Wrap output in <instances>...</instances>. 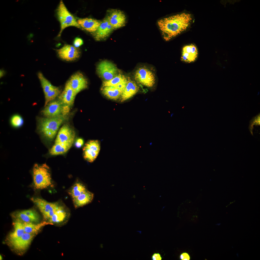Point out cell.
I'll list each match as a JSON object with an SVG mask.
<instances>
[{
	"label": "cell",
	"instance_id": "cell-3",
	"mask_svg": "<svg viewBox=\"0 0 260 260\" xmlns=\"http://www.w3.org/2000/svg\"><path fill=\"white\" fill-rule=\"evenodd\" d=\"M67 119V116L62 114L53 117L41 118L39 123V129L47 139L52 140L56 135L61 125Z\"/></svg>",
	"mask_w": 260,
	"mask_h": 260
},
{
	"label": "cell",
	"instance_id": "cell-29",
	"mask_svg": "<svg viewBox=\"0 0 260 260\" xmlns=\"http://www.w3.org/2000/svg\"><path fill=\"white\" fill-rule=\"evenodd\" d=\"M38 76L41 83L43 91L45 95L53 86L51 83L44 76L41 72L38 73Z\"/></svg>",
	"mask_w": 260,
	"mask_h": 260
},
{
	"label": "cell",
	"instance_id": "cell-22",
	"mask_svg": "<svg viewBox=\"0 0 260 260\" xmlns=\"http://www.w3.org/2000/svg\"><path fill=\"white\" fill-rule=\"evenodd\" d=\"M25 232L35 235L39 232L44 226L48 225H52L51 223L44 221L37 224L32 223H23Z\"/></svg>",
	"mask_w": 260,
	"mask_h": 260
},
{
	"label": "cell",
	"instance_id": "cell-6",
	"mask_svg": "<svg viewBox=\"0 0 260 260\" xmlns=\"http://www.w3.org/2000/svg\"><path fill=\"white\" fill-rule=\"evenodd\" d=\"M58 18L60 24L61 29L58 36L60 37L64 30L70 26L78 28L81 27L74 17L68 11L62 0H61L57 10Z\"/></svg>",
	"mask_w": 260,
	"mask_h": 260
},
{
	"label": "cell",
	"instance_id": "cell-32",
	"mask_svg": "<svg viewBox=\"0 0 260 260\" xmlns=\"http://www.w3.org/2000/svg\"><path fill=\"white\" fill-rule=\"evenodd\" d=\"M83 44V42L82 39L78 37L76 38L73 42L74 46L77 48H78L82 45Z\"/></svg>",
	"mask_w": 260,
	"mask_h": 260
},
{
	"label": "cell",
	"instance_id": "cell-18",
	"mask_svg": "<svg viewBox=\"0 0 260 260\" xmlns=\"http://www.w3.org/2000/svg\"><path fill=\"white\" fill-rule=\"evenodd\" d=\"M76 95L67 82L64 90L59 96L58 98L63 104L70 107L73 105Z\"/></svg>",
	"mask_w": 260,
	"mask_h": 260
},
{
	"label": "cell",
	"instance_id": "cell-27",
	"mask_svg": "<svg viewBox=\"0 0 260 260\" xmlns=\"http://www.w3.org/2000/svg\"><path fill=\"white\" fill-rule=\"evenodd\" d=\"M61 93V90L59 87L53 85L49 91L45 95V106H46L49 102L59 96Z\"/></svg>",
	"mask_w": 260,
	"mask_h": 260
},
{
	"label": "cell",
	"instance_id": "cell-5",
	"mask_svg": "<svg viewBox=\"0 0 260 260\" xmlns=\"http://www.w3.org/2000/svg\"><path fill=\"white\" fill-rule=\"evenodd\" d=\"M34 186L36 189L46 188L52 184L49 167L46 164H35L32 169Z\"/></svg>",
	"mask_w": 260,
	"mask_h": 260
},
{
	"label": "cell",
	"instance_id": "cell-35",
	"mask_svg": "<svg viewBox=\"0 0 260 260\" xmlns=\"http://www.w3.org/2000/svg\"><path fill=\"white\" fill-rule=\"evenodd\" d=\"M151 258L152 260H161L162 258L160 254L158 253H154L152 255Z\"/></svg>",
	"mask_w": 260,
	"mask_h": 260
},
{
	"label": "cell",
	"instance_id": "cell-28",
	"mask_svg": "<svg viewBox=\"0 0 260 260\" xmlns=\"http://www.w3.org/2000/svg\"><path fill=\"white\" fill-rule=\"evenodd\" d=\"M11 216L15 221H19L22 223L37 222L35 220L30 218L22 211L13 213L11 214Z\"/></svg>",
	"mask_w": 260,
	"mask_h": 260
},
{
	"label": "cell",
	"instance_id": "cell-37",
	"mask_svg": "<svg viewBox=\"0 0 260 260\" xmlns=\"http://www.w3.org/2000/svg\"><path fill=\"white\" fill-rule=\"evenodd\" d=\"M0 78L3 77L5 74V72L3 70H0Z\"/></svg>",
	"mask_w": 260,
	"mask_h": 260
},
{
	"label": "cell",
	"instance_id": "cell-8",
	"mask_svg": "<svg viewBox=\"0 0 260 260\" xmlns=\"http://www.w3.org/2000/svg\"><path fill=\"white\" fill-rule=\"evenodd\" d=\"M35 235L25 232L20 238L9 242V244L15 251L22 253L28 248Z\"/></svg>",
	"mask_w": 260,
	"mask_h": 260
},
{
	"label": "cell",
	"instance_id": "cell-15",
	"mask_svg": "<svg viewBox=\"0 0 260 260\" xmlns=\"http://www.w3.org/2000/svg\"><path fill=\"white\" fill-rule=\"evenodd\" d=\"M139 90L138 84L134 80L127 77V81L126 86L121 96V101L123 102L133 97Z\"/></svg>",
	"mask_w": 260,
	"mask_h": 260
},
{
	"label": "cell",
	"instance_id": "cell-36",
	"mask_svg": "<svg viewBox=\"0 0 260 260\" xmlns=\"http://www.w3.org/2000/svg\"><path fill=\"white\" fill-rule=\"evenodd\" d=\"M84 143V141L82 139L78 138L76 142L75 145L77 147L79 148L83 145Z\"/></svg>",
	"mask_w": 260,
	"mask_h": 260
},
{
	"label": "cell",
	"instance_id": "cell-1",
	"mask_svg": "<svg viewBox=\"0 0 260 260\" xmlns=\"http://www.w3.org/2000/svg\"><path fill=\"white\" fill-rule=\"evenodd\" d=\"M192 20L191 14L183 13L161 19L157 24L164 39L168 41L186 30Z\"/></svg>",
	"mask_w": 260,
	"mask_h": 260
},
{
	"label": "cell",
	"instance_id": "cell-7",
	"mask_svg": "<svg viewBox=\"0 0 260 260\" xmlns=\"http://www.w3.org/2000/svg\"><path fill=\"white\" fill-rule=\"evenodd\" d=\"M97 71L99 76L105 81L110 80L119 74L115 65L107 61H104L99 63Z\"/></svg>",
	"mask_w": 260,
	"mask_h": 260
},
{
	"label": "cell",
	"instance_id": "cell-19",
	"mask_svg": "<svg viewBox=\"0 0 260 260\" xmlns=\"http://www.w3.org/2000/svg\"><path fill=\"white\" fill-rule=\"evenodd\" d=\"M77 21L80 27L90 32H95L101 23L99 20L89 18L79 19Z\"/></svg>",
	"mask_w": 260,
	"mask_h": 260
},
{
	"label": "cell",
	"instance_id": "cell-39",
	"mask_svg": "<svg viewBox=\"0 0 260 260\" xmlns=\"http://www.w3.org/2000/svg\"><path fill=\"white\" fill-rule=\"evenodd\" d=\"M152 144V143H150V145H151Z\"/></svg>",
	"mask_w": 260,
	"mask_h": 260
},
{
	"label": "cell",
	"instance_id": "cell-20",
	"mask_svg": "<svg viewBox=\"0 0 260 260\" xmlns=\"http://www.w3.org/2000/svg\"><path fill=\"white\" fill-rule=\"evenodd\" d=\"M93 197V194L87 190L78 197L72 199L74 207L77 208L89 203L92 201Z\"/></svg>",
	"mask_w": 260,
	"mask_h": 260
},
{
	"label": "cell",
	"instance_id": "cell-11",
	"mask_svg": "<svg viewBox=\"0 0 260 260\" xmlns=\"http://www.w3.org/2000/svg\"><path fill=\"white\" fill-rule=\"evenodd\" d=\"M100 149V143L98 141H89L83 148L84 158L89 162H93L98 156Z\"/></svg>",
	"mask_w": 260,
	"mask_h": 260
},
{
	"label": "cell",
	"instance_id": "cell-31",
	"mask_svg": "<svg viewBox=\"0 0 260 260\" xmlns=\"http://www.w3.org/2000/svg\"><path fill=\"white\" fill-rule=\"evenodd\" d=\"M11 122L12 125L15 127H19L23 124V120L22 117L18 115H15L12 117Z\"/></svg>",
	"mask_w": 260,
	"mask_h": 260
},
{
	"label": "cell",
	"instance_id": "cell-30",
	"mask_svg": "<svg viewBox=\"0 0 260 260\" xmlns=\"http://www.w3.org/2000/svg\"><path fill=\"white\" fill-rule=\"evenodd\" d=\"M30 218L35 220L37 222H39V216L37 212L32 209H29L22 211Z\"/></svg>",
	"mask_w": 260,
	"mask_h": 260
},
{
	"label": "cell",
	"instance_id": "cell-2",
	"mask_svg": "<svg viewBox=\"0 0 260 260\" xmlns=\"http://www.w3.org/2000/svg\"><path fill=\"white\" fill-rule=\"evenodd\" d=\"M31 201L37 206L45 221L58 220L63 216L67 210L59 203L50 202L39 198H32Z\"/></svg>",
	"mask_w": 260,
	"mask_h": 260
},
{
	"label": "cell",
	"instance_id": "cell-10",
	"mask_svg": "<svg viewBox=\"0 0 260 260\" xmlns=\"http://www.w3.org/2000/svg\"><path fill=\"white\" fill-rule=\"evenodd\" d=\"M67 82L76 94L86 88L88 86L87 79L81 72H79L72 75Z\"/></svg>",
	"mask_w": 260,
	"mask_h": 260
},
{
	"label": "cell",
	"instance_id": "cell-25",
	"mask_svg": "<svg viewBox=\"0 0 260 260\" xmlns=\"http://www.w3.org/2000/svg\"><path fill=\"white\" fill-rule=\"evenodd\" d=\"M87 190L83 184L80 183L75 184L69 191V194L73 199L80 195Z\"/></svg>",
	"mask_w": 260,
	"mask_h": 260
},
{
	"label": "cell",
	"instance_id": "cell-23",
	"mask_svg": "<svg viewBox=\"0 0 260 260\" xmlns=\"http://www.w3.org/2000/svg\"><path fill=\"white\" fill-rule=\"evenodd\" d=\"M13 224V231L9 234L8 238L9 242L20 238L25 232L22 223L15 221Z\"/></svg>",
	"mask_w": 260,
	"mask_h": 260
},
{
	"label": "cell",
	"instance_id": "cell-38",
	"mask_svg": "<svg viewBox=\"0 0 260 260\" xmlns=\"http://www.w3.org/2000/svg\"><path fill=\"white\" fill-rule=\"evenodd\" d=\"M34 36L33 34L32 33H31L29 34L27 36V38H33Z\"/></svg>",
	"mask_w": 260,
	"mask_h": 260
},
{
	"label": "cell",
	"instance_id": "cell-9",
	"mask_svg": "<svg viewBox=\"0 0 260 260\" xmlns=\"http://www.w3.org/2000/svg\"><path fill=\"white\" fill-rule=\"evenodd\" d=\"M56 51L59 58L67 61L75 60L79 58L80 53L78 48L69 45H65Z\"/></svg>",
	"mask_w": 260,
	"mask_h": 260
},
{
	"label": "cell",
	"instance_id": "cell-33",
	"mask_svg": "<svg viewBox=\"0 0 260 260\" xmlns=\"http://www.w3.org/2000/svg\"><path fill=\"white\" fill-rule=\"evenodd\" d=\"M70 106L67 105L63 104L62 107V114L67 116V114L69 113L70 110Z\"/></svg>",
	"mask_w": 260,
	"mask_h": 260
},
{
	"label": "cell",
	"instance_id": "cell-34",
	"mask_svg": "<svg viewBox=\"0 0 260 260\" xmlns=\"http://www.w3.org/2000/svg\"><path fill=\"white\" fill-rule=\"evenodd\" d=\"M180 259L182 260H189L190 257L189 254L188 253L184 252L180 255Z\"/></svg>",
	"mask_w": 260,
	"mask_h": 260
},
{
	"label": "cell",
	"instance_id": "cell-16",
	"mask_svg": "<svg viewBox=\"0 0 260 260\" xmlns=\"http://www.w3.org/2000/svg\"><path fill=\"white\" fill-rule=\"evenodd\" d=\"M114 29L106 17L101 21L97 30L95 32L94 38L98 41L104 39L110 35Z\"/></svg>",
	"mask_w": 260,
	"mask_h": 260
},
{
	"label": "cell",
	"instance_id": "cell-26",
	"mask_svg": "<svg viewBox=\"0 0 260 260\" xmlns=\"http://www.w3.org/2000/svg\"><path fill=\"white\" fill-rule=\"evenodd\" d=\"M127 80V77L119 73L110 80L104 81L103 83V87L116 86Z\"/></svg>",
	"mask_w": 260,
	"mask_h": 260
},
{
	"label": "cell",
	"instance_id": "cell-12",
	"mask_svg": "<svg viewBox=\"0 0 260 260\" xmlns=\"http://www.w3.org/2000/svg\"><path fill=\"white\" fill-rule=\"evenodd\" d=\"M75 136V133L69 125L65 124L59 130L55 143H73Z\"/></svg>",
	"mask_w": 260,
	"mask_h": 260
},
{
	"label": "cell",
	"instance_id": "cell-21",
	"mask_svg": "<svg viewBox=\"0 0 260 260\" xmlns=\"http://www.w3.org/2000/svg\"><path fill=\"white\" fill-rule=\"evenodd\" d=\"M102 93L107 98L114 100L118 99L121 96L123 91L115 86L103 87Z\"/></svg>",
	"mask_w": 260,
	"mask_h": 260
},
{
	"label": "cell",
	"instance_id": "cell-14",
	"mask_svg": "<svg viewBox=\"0 0 260 260\" xmlns=\"http://www.w3.org/2000/svg\"><path fill=\"white\" fill-rule=\"evenodd\" d=\"M63 104L59 100L55 101L48 104L42 111L44 115L47 117H53L62 114Z\"/></svg>",
	"mask_w": 260,
	"mask_h": 260
},
{
	"label": "cell",
	"instance_id": "cell-4",
	"mask_svg": "<svg viewBox=\"0 0 260 260\" xmlns=\"http://www.w3.org/2000/svg\"><path fill=\"white\" fill-rule=\"evenodd\" d=\"M133 75L134 80L138 84L151 88L156 84V76L155 71L148 65H140L136 68Z\"/></svg>",
	"mask_w": 260,
	"mask_h": 260
},
{
	"label": "cell",
	"instance_id": "cell-13",
	"mask_svg": "<svg viewBox=\"0 0 260 260\" xmlns=\"http://www.w3.org/2000/svg\"><path fill=\"white\" fill-rule=\"evenodd\" d=\"M107 18L114 29L120 28L125 25L126 17L124 13L121 10L116 9L111 10Z\"/></svg>",
	"mask_w": 260,
	"mask_h": 260
},
{
	"label": "cell",
	"instance_id": "cell-24",
	"mask_svg": "<svg viewBox=\"0 0 260 260\" xmlns=\"http://www.w3.org/2000/svg\"><path fill=\"white\" fill-rule=\"evenodd\" d=\"M73 143L63 144L55 143L50 150V153L52 155L63 154L71 148Z\"/></svg>",
	"mask_w": 260,
	"mask_h": 260
},
{
	"label": "cell",
	"instance_id": "cell-17",
	"mask_svg": "<svg viewBox=\"0 0 260 260\" xmlns=\"http://www.w3.org/2000/svg\"><path fill=\"white\" fill-rule=\"evenodd\" d=\"M198 51L195 46L191 44L184 46L182 50L181 60L187 63L195 61L198 56Z\"/></svg>",
	"mask_w": 260,
	"mask_h": 260
}]
</instances>
